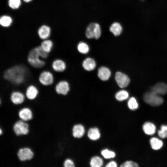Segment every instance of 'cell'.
Returning <instances> with one entry per match:
<instances>
[{
	"instance_id": "cell-20",
	"label": "cell",
	"mask_w": 167,
	"mask_h": 167,
	"mask_svg": "<svg viewBox=\"0 0 167 167\" xmlns=\"http://www.w3.org/2000/svg\"><path fill=\"white\" fill-rule=\"evenodd\" d=\"M101 134L98 129L96 127L90 128L88 132V136L91 140H95L100 137Z\"/></svg>"
},
{
	"instance_id": "cell-3",
	"label": "cell",
	"mask_w": 167,
	"mask_h": 167,
	"mask_svg": "<svg viewBox=\"0 0 167 167\" xmlns=\"http://www.w3.org/2000/svg\"><path fill=\"white\" fill-rule=\"evenodd\" d=\"M159 95L151 91L145 93L143 96V100L148 104L153 106H157L162 104L163 98Z\"/></svg>"
},
{
	"instance_id": "cell-6",
	"label": "cell",
	"mask_w": 167,
	"mask_h": 167,
	"mask_svg": "<svg viewBox=\"0 0 167 167\" xmlns=\"http://www.w3.org/2000/svg\"><path fill=\"white\" fill-rule=\"evenodd\" d=\"M54 76L52 73L49 71L45 70L40 74L39 80L43 85L48 86L52 84L54 82Z\"/></svg>"
},
{
	"instance_id": "cell-4",
	"label": "cell",
	"mask_w": 167,
	"mask_h": 167,
	"mask_svg": "<svg viewBox=\"0 0 167 167\" xmlns=\"http://www.w3.org/2000/svg\"><path fill=\"white\" fill-rule=\"evenodd\" d=\"M85 35L88 38L96 39L99 38L101 35V29L100 25L96 23L90 24L87 28Z\"/></svg>"
},
{
	"instance_id": "cell-27",
	"label": "cell",
	"mask_w": 167,
	"mask_h": 167,
	"mask_svg": "<svg viewBox=\"0 0 167 167\" xmlns=\"http://www.w3.org/2000/svg\"><path fill=\"white\" fill-rule=\"evenodd\" d=\"M127 105L129 108L132 110H135L138 107V102L134 97H131L129 99Z\"/></svg>"
},
{
	"instance_id": "cell-30",
	"label": "cell",
	"mask_w": 167,
	"mask_h": 167,
	"mask_svg": "<svg viewBox=\"0 0 167 167\" xmlns=\"http://www.w3.org/2000/svg\"><path fill=\"white\" fill-rule=\"evenodd\" d=\"M158 133L159 136L161 138H165L167 137V125H162Z\"/></svg>"
},
{
	"instance_id": "cell-17",
	"label": "cell",
	"mask_w": 167,
	"mask_h": 167,
	"mask_svg": "<svg viewBox=\"0 0 167 167\" xmlns=\"http://www.w3.org/2000/svg\"><path fill=\"white\" fill-rule=\"evenodd\" d=\"M40 45L43 50L45 52L49 53L53 46V42L50 39L42 40Z\"/></svg>"
},
{
	"instance_id": "cell-34",
	"label": "cell",
	"mask_w": 167,
	"mask_h": 167,
	"mask_svg": "<svg viewBox=\"0 0 167 167\" xmlns=\"http://www.w3.org/2000/svg\"><path fill=\"white\" fill-rule=\"evenodd\" d=\"M23 0L25 2H28L31 1L32 0Z\"/></svg>"
},
{
	"instance_id": "cell-15",
	"label": "cell",
	"mask_w": 167,
	"mask_h": 167,
	"mask_svg": "<svg viewBox=\"0 0 167 167\" xmlns=\"http://www.w3.org/2000/svg\"><path fill=\"white\" fill-rule=\"evenodd\" d=\"M85 128L84 126L80 124L74 126L72 129V134L74 137L76 138L82 137L85 133Z\"/></svg>"
},
{
	"instance_id": "cell-29",
	"label": "cell",
	"mask_w": 167,
	"mask_h": 167,
	"mask_svg": "<svg viewBox=\"0 0 167 167\" xmlns=\"http://www.w3.org/2000/svg\"><path fill=\"white\" fill-rule=\"evenodd\" d=\"M8 5L11 8L16 9L18 8L21 3L20 0H9Z\"/></svg>"
},
{
	"instance_id": "cell-13",
	"label": "cell",
	"mask_w": 167,
	"mask_h": 167,
	"mask_svg": "<svg viewBox=\"0 0 167 167\" xmlns=\"http://www.w3.org/2000/svg\"><path fill=\"white\" fill-rule=\"evenodd\" d=\"M50 28L49 26L43 25L38 29V36L42 40L49 39L50 36Z\"/></svg>"
},
{
	"instance_id": "cell-28",
	"label": "cell",
	"mask_w": 167,
	"mask_h": 167,
	"mask_svg": "<svg viewBox=\"0 0 167 167\" xmlns=\"http://www.w3.org/2000/svg\"><path fill=\"white\" fill-rule=\"evenodd\" d=\"M101 153L102 155L105 159H106L113 158L116 155L114 152L107 149L102 150Z\"/></svg>"
},
{
	"instance_id": "cell-10",
	"label": "cell",
	"mask_w": 167,
	"mask_h": 167,
	"mask_svg": "<svg viewBox=\"0 0 167 167\" xmlns=\"http://www.w3.org/2000/svg\"><path fill=\"white\" fill-rule=\"evenodd\" d=\"M25 97V94L19 91H15L11 93L10 99L13 104L19 105L23 103Z\"/></svg>"
},
{
	"instance_id": "cell-1",
	"label": "cell",
	"mask_w": 167,
	"mask_h": 167,
	"mask_svg": "<svg viewBox=\"0 0 167 167\" xmlns=\"http://www.w3.org/2000/svg\"><path fill=\"white\" fill-rule=\"evenodd\" d=\"M49 53L44 51L41 45L35 47L29 51L28 57V61L33 67L41 69L45 64L43 59L46 58Z\"/></svg>"
},
{
	"instance_id": "cell-23",
	"label": "cell",
	"mask_w": 167,
	"mask_h": 167,
	"mask_svg": "<svg viewBox=\"0 0 167 167\" xmlns=\"http://www.w3.org/2000/svg\"><path fill=\"white\" fill-rule=\"evenodd\" d=\"M103 164L102 159L100 157L95 156L92 157L90 162V165L92 167H100Z\"/></svg>"
},
{
	"instance_id": "cell-33",
	"label": "cell",
	"mask_w": 167,
	"mask_h": 167,
	"mask_svg": "<svg viewBox=\"0 0 167 167\" xmlns=\"http://www.w3.org/2000/svg\"><path fill=\"white\" fill-rule=\"evenodd\" d=\"M106 167H116L117 166V163L114 161L109 162L105 166Z\"/></svg>"
},
{
	"instance_id": "cell-32",
	"label": "cell",
	"mask_w": 167,
	"mask_h": 167,
	"mask_svg": "<svg viewBox=\"0 0 167 167\" xmlns=\"http://www.w3.org/2000/svg\"><path fill=\"white\" fill-rule=\"evenodd\" d=\"M63 166L65 167H74L75 164L72 160L67 158L64 160L63 163Z\"/></svg>"
},
{
	"instance_id": "cell-16",
	"label": "cell",
	"mask_w": 167,
	"mask_h": 167,
	"mask_svg": "<svg viewBox=\"0 0 167 167\" xmlns=\"http://www.w3.org/2000/svg\"><path fill=\"white\" fill-rule=\"evenodd\" d=\"M151 91L159 95H164L167 92V85L160 83L156 84L152 88Z\"/></svg>"
},
{
	"instance_id": "cell-21",
	"label": "cell",
	"mask_w": 167,
	"mask_h": 167,
	"mask_svg": "<svg viewBox=\"0 0 167 167\" xmlns=\"http://www.w3.org/2000/svg\"><path fill=\"white\" fill-rule=\"evenodd\" d=\"M109 30L113 35L117 36L121 34L122 30V28L119 23L115 22L111 25L109 28Z\"/></svg>"
},
{
	"instance_id": "cell-8",
	"label": "cell",
	"mask_w": 167,
	"mask_h": 167,
	"mask_svg": "<svg viewBox=\"0 0 167 167\" xmlns=\"http://www.w3.org/2000/svg\"><path fill=\"white\" fill-rule=\"evenodd\" d=\"M55 90L58 94L66 95L70 90L69 84L66 80H61L56 85Z\"/></svg>"
},
{
	"instance_id": "cell-9",
	"label": "cell",
	"mask_w": 167,
	"mask_h": 167,
	"mask_svg": "<svg viewBox=\"0 0 167 167\" xmlns=\"http://www.w3.org/2000/svg\"><path fill=\"white\" fill-rule=\"evenodd\" d=\"M18 115L20 119L25 122L31 120L33 117V113L32 109L26 107L21 108L18 112Z\"/></svg>"
},
{
	"instance_id": "cell-14",
	"label": "cell",
	"mask_w": 167,
	"mask_h": 167,
	"mask_svg": "<svg viewBox=\"0 0 167 167\" xmlns=\"http://www.w3.org/2000/svg\"><path fill=\"white\" fill-rule=\"evenodd\" d=\"M111 72L109 69L108 68L102 66L98 70V76L99 78L103 81L108 80L110 77Z\"/></svg>"
},
{
	"instance_id": "cell-19",
	"label": "cell",
	"mask_w": 167,
	"mask_h": 167,
	"mask_svg": "<svg viewBox=\"0 0 167 167\" xmlns=\"http://www.w3.org/2000/svg\"><path fill=\"white\" fill-rule=\"evenodd\" d=\"M143 128L145 133L148 135H152L155 132L156 128L152 123L147 122L143 125Z\"/></svg>"
},
{
	"instance_id": "cell-24",
	"label": "cell",
	"mask_w": 167,
	"mask_h": 167,
	"mask_svg": "<svg viewBox=\"0 0 167 167\" xmlns=\"http://www.w3.org/2000/svg\"><path fill=\"white\" fill-rule=\"evenodd\" d=\"M129 96V93L127 92L124 90H121L116 93L115 97L118 101H122L127 99Z\"/></svg>"
},
{
	"instance_id": "cell-31",
	"label": "cell",
	"mask_w": 167,
	"mask_h": 167,
	"mask_svg": "<svg viewBox=\"0 0 167 167\" xmlns=\"http://www.w3.org/2000/svg\"><path fill=\"white\" fill-rule=\"evenodd\" d=\"M138 166L136 163L130 161H126L120 165V167H137Z\"/></svg>"
},
{
	"instance_id": "cell-12",
	"label": "cell",
	"mask_w": 167,
	"mask_h": 167,
	"mask_svg": "<svg viewBox=\"0 0 167 167\" xmlns=\"http://www.w3.org/2000/svg\"><path fill=\"white\" fill-rule=\"evenodd\" d=\"M39 91L36 87L33 85H30L26 89L25 96L28 99L33 100L36 97Z\"/></svg>"
},
{
	"instance_id": "cell-5",
	"label": "cell",
	"mask_w": 167,
	"mask_h": 167,
	"mask_svg": "<svg viewBox=\"0 0 167 167\" xmlns=\"http://www.w3.org/2000/svg\"><path fill=\"white\" fill-rule=\"evenodd\" d=\"M17 155L20 161L24 162L31 160L34 156V153L30 148L25 147L19 148Z\"/></svg>"
},
{
	"instance_id": "cell-2",
	"label": "cell",
	"mask_w": 167,
	"mask_h": 167,
	"mask_svg": "<svg viewBox=\"0 0 167 167\" xmlns=\"http://www.w3.org/2000/svg\"><path fill=\"white\" fill-rule=\"evenodd\" d=\"M13 130L14 133L17 136L25 135L29 132V125L27 122L19 119L14 124Z\"/></svg>"
},
{
	"instance_id": "cell-25",
	"label": "cell",
	"mask_w": 167,
	"mask_h": 167,
	"mask_svg": "<svg viewBox=\"0 0 167 167\" xmlns=\"http://www.w3.org/2000/svg\"><path fill=\"white\" fill-rule=\"evenodd\" d=\"M12 20L9 16L3 15L1 17L0 19L1 25L4 27H8L12 23Z\"/></svg>"
},
{
	"instance_id": "cell-7",
	"label": "cell",
	"mask_w": 167,
	"mask_h": 167,
	"mask_svg": "<svg viewBox=\"0 0 167 167\" xmlns=\"http://www.w3.org/2000/svg\"><path fill=\"white\" fill-rule=\"evenodd\" d=\"M115 79L118 86L121 88L126 87L130 82V79L126 75L119 71L115 74Z\"/></svg>"
},
{
	"instance_id": "cell-11",
	"label": "cell",
	"mask_w": 167,
	"mask_h": 167,
	"mask_svg": "<svg viewBox=\"0 0 167 167\" xmlns=\"http://www.w3.org/2000/svg\"><path fill=\"white\" fill-rule=\"evenodd\" d=\"M52 66L54 71L57 72L64 71L66 68V64L63 60L58 58L54 60L52 63Z\"/></svg>"
},
{
	"instance_id": "cell-26",
	"label": "cell",
	"mask_w": 167,
	"mask_h": 167,
	"mask_svg": "<svg viewBox=\"0 0 167 167\" xmlns=\"http://www.w3.org/2000/svg\"><path fill=\"white\" fill-rule=\"evenodd\" d=\"M77 49L79 52L84 54L87 53L89 50L88 45L84 42L79 43L77 46Z\"/></svg>"
},
{
	"instance_id": "cell-18",
	"label": "cell",
	"mask_w": 167,
	"mask_h": 167,
	"mask_svg": "<svg viewBox=\"0 0 167 167\" xmlns=\"http://www.w3.org/2000/svg\"><path fill=\"white\" fill-rule=\"evenodd\" d=\"M84 68L88 71L93 70L96 66V63L94 60L91 58H87L84 60L83 62Z\"/></svg>"
},
{
	"instance_id": "cell-22",
	"label": "cell",
	"mask_w": 167,
	"mask_h": 167,
	"mask_svg": "<svg viewBox=\"0 0 167 167\" xmlns=\"http://www.w3.org/2000/svg\"><path fill=\"white\" fill-rule=\"evenodd\" d=\"M150 142L152 148L155 150L160 149L163 145V142L155 137L152 138Z\"/></svg>"
}]
</instances>
